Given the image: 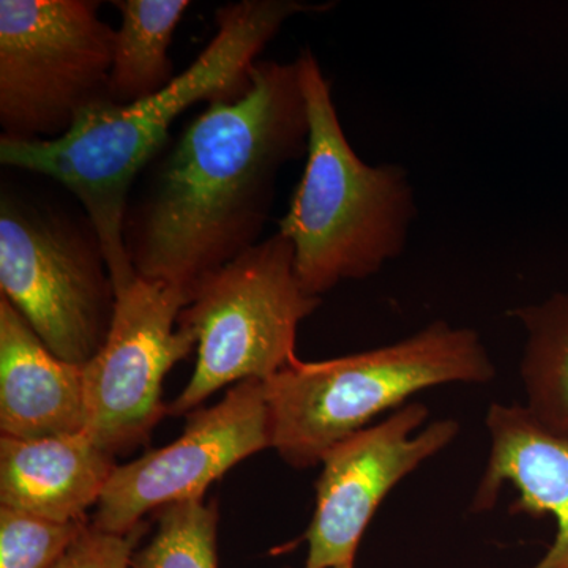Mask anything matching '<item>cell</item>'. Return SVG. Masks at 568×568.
<instances>
[{
    "label": "cell",
    "instance_id": "cell-1",
    "mask_svg": "<svg viewBox=\"0 0 568 568\" xmlns=\"http://www.w3.org/2000/svg\"><path fill=\"white\" fill-rule=\"evenodd\" d=\"M295 62L260 61L242 95L211 103L175 142L133 211L125 245L138 276L192 295L260 244L280 171L308 151Z\"/></svg>",
    "mask_w": 568,
    "mask_h": 568
},
{
    "label": "cell",
    "instance_id": "cell-2",
    "mask_svg": "<svg viewBox=\"0 0 568 568\" xmlns=\"http://www.w3.org/2000/svg\"><path fill=\"white\" fill-rule=\"evenodd\" d=\"M325 7L301 0H242L220 7L213 39L163 91L132 104H99L59 140L2 136L0 163L47 175L80 201L102 244L115 291L121 290L138 276L125 245L130 190L163 148L175 119L196 103L242 95L257 58L284 22Z\"/></svg>",
    "mask_w": 568,
    "mask_h": 568
},
{
    "label": "cell",
    "instance_id": "cell-3",
    "mask_svg": "<svg viewBox=\"0 0 568 568\" xmlns=\"http://www.w3.org/2000/svg\"><path fill=\"white\" fill-rule=\"evenodd\" d=\"M294 62L308 111V151L278 233L293 244L302 287L321 298L402 256L417 216L416 192L405 168L372 166L355 153L315 52L305 48Z\"/></svg>",
    "mask_w": 568,
    "mask_h": 568
},
{
    "label": "cell",
    "instance_id": "cell-4",
    "mask_svg": "<svg viewBox=\"0 0 568 568\" xmlns=\"http://www.w3.org/2000/svg\"><path fill=\"white\" fill-rule=\"evenodd\" d=\"M495 376L480 335L446 321L364 353L321 362L297 357L264 383L271 447L295 469L316 466L335 444L417 392Z\"/></svg>",
    "mask_w": 568,
    "mask_h": 568
},
{
    "label": "cell",
    "instance_id": "cell-5",
    "mask_svg": "<svg viewBox=\"0 0 568 568\" xmlns=\"http://www.w3.org/2000/svg\"><path fill=\"white\" fill-rule=\"evenodd\" d=\"M320 305L298 282L293 244L280 233L205 276L179 316L196 338L197 361L170 414L185 416L220 388L282 372L297 358L298 325Z\"/></svg>",
    "mask_w": 568,
    "mask_h": 568
},
{
    "label": "cell",
    "instance_id": "cell-6",
    "mask_svg": "<svg viewBox=\"0 0 568 568\" xmlns=\"http://www.w3.org/2000/svg\"><path fill=\"white\" fill-rule=\"evenodd\" d=\"M115 32L92 0H2V136L59 140L84 112L111 102Z\"/></svg>",
    "mask_w": 568,
    "mask_h": 568
},
{
    "label": "cell",
    "instance_id": "cell-7",
    "mask_svg": "<svg viewBox=\"0 0 568 568\" xmlns=\"http://www.w3.org/2000/svg\"><path fill=\"white\" fill-rule=\"evenodd\" d=\"M0 290L62 361L88 365L106 343L115 286L92 224L3 194Z\"/></svg>",
    "mask_w": 568,
    "mask_h": 568
},
{
    "label": "cell",
    "instance_id": "cell-8",
    "mask_svg": "<svg viewBox=\"0 0 568 568\" xmlns=\"http://www.w3.org/2000/svg\"><path fill=\"white\" fill-rule=\"evenodd\" d=\"M189 302L181 287L141 276L115 291L110 335L84 365V433L114 457L148 443L170 414L164 377L196 347L192 332L178 324Z\"/></svg>",
    "mask_w": 568,
    "mask_h": 568
},
{
    "label": "cell",
    "instance_id": "cell-9",
    "mask_svg": "<svg viewBox=\"0 0 568 568\" xmlns=\"http://www.w3.org/2000/svg\"><path fill=\"white\" fill-rule=\"evenodd\" d=\"M271 447L263 381L235 384L222 402L194 410L179 439L115 467L92 525L129 534L142 518L186 500H204L213 481L242 459Z\"/></svg>",
    "mask_w": 568,
    "mask_h": 568
},
{
    "label": "cell",
    "instance_id": "cell-10",
    "mask_svg": "<svg viewBox=\"0 0 568 568\" xmlns=\"http://www.w3.org/2000/svg\"><path fill=\"white\" fill-rule=\"evenodd\" d=\"M428 414L422 403H409L327 450L321 459L315 514L305 534L304 568L354 564L362 537L388 493L458 436L459 424L452 418L413 436Z\"/></svg>",
    "mask_w": 568,
    "mask_h": 568
},
{
    "label": "cell",
    "instance_id": "cell-11",
    "mask_svg": "<svg viewBox=\"0 0 568 568\" xmlns=\"http://www.w3.org/2000/svg\"><path fill=\"white\" fill-rule=\"evenodd\" d=\"M491 448L484 476L470 503L473 514L495 508L504 485L519 497L511 515L556 521L551 548L530 568H568V439L544 428L526 406L493 403L487 414Z\"/></svg>",
    "mask_w": 568,
    "mask_h": 568
},
{
    "label": "cell",
    "instance_id": "cell-12",
    "mask_svg": "<svg viewBox=\"0 0 568 568\" xmlns=\"http://www.w3.org/2000/svg\"><path fill=\"white\" fill-rule=\"evenodd\" d=\"M85 428L84 366L41 342L0 297V429L14 439L77 435Z\"/></svg>",
    "mask_w": 568,
    "mask_h": 568
},
{
    "label": "cell",
    "instance_id": "cell-13",
    "mask_svg": "<svg viewBox=\"0 0 568 568\" xmlns=\"http://www.w3.org/2000/svg\"><path fill=\"white\" fill-rule=\"evenodd\" d=\"M118 466L84 432L43 439L2 436L0 504L51 521H85Z\"/></svg>",
    "mask_w": 568,
    "mask_h": 568
},
{
    "label": "cell",
    "instance_id": "cell-14",
    "mask_svg": "<svg viewBox=\"0 0 568 568\" xmlns=\"http://www.w3.org/2000/svg\"><path fill=\"white\" fill-rule=\"evenodd\" d=\"M122 17L115 32L110 99L132 104L163 91L174 74L170 48L175 29L189 10L186 0H115Z\"/></svg>",
    "mask_w": 568,
    "mask_h": 568
},
{
    "label": "cell",
    "instance_id": "cell-15",
    "mask_svg": "<svg viewBox=\"0 0 568 568\" xmlns=\"http://www.w3.org/2000/svg\"><path fill=\"white\" fill-rule=\"evenodd\" d=\"M526 332L523 386L530 416L568 439V294H555L537 305L511 310Z\"/></svg>",
    "mask_w": 568,
    "mask_h": 568
},
{
    "label": "cell",
    "instance_id": "cell-16",
    "mask_svg": "<svg viewBox=\"0 0 568 568\" xmlns=\"http://www.w3.org/2000/svg\"><path fill=\"white\" fill-rule=\"evenodd\" d=\"M156 529L130 568H219L216 503L186 500L155 511Z\"/></svg>",
    "mask_w": 568,
    "mask_h": 568
},
{
    "label": "cell",
    "instance_id": "cell-17",
    "mask_svg": "<svg viewBox=\"0 0 568 568\" xmlns=\"http://www.w3.org/2000/svg\"><path fill=\"white\" fill-rule=\"evenodd\" d=\"M88 525L0 507V568H52Z\"/></svg>",
    "mask_w": 568,
    "mask_h": 568
},
{
    "label": "cell",
    "instance_id": "cell-18",
    "mask_svg": "<svg viewBox=\"0 0 568 568\" xmlns=\"http://www.w3.org/2000/svg\"><path fill=\"white\" fill-rule=\"evenodd\" d=\"M145 530L144 523L129 534L106 532L88 525L52 568H130Z\"/></svg>",
    "mask_w": 568,
    "mask_h": 568
},
{
    "label": "cell",
    "instance_id": "cell-19",
    "mask_svg": "<svg viewBox=\"0 0 568 568\" xmlns=\"http://www.w3.org/2000/svg\"><path fill=\"white\" fill-rule=\"evenodd\" d=\"M339 568H354V564H349V566H343V567H339Z\"/></svg>",
    "mask_w": 568,
    "mask_h": 568
}]
</instances>
